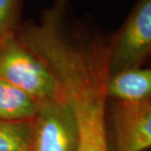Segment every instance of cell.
Masks as SVG:
<instances>
[{
	"instance_id": "cell-7",
	"label": "cell",
	"mask_w": 151,
	"mask_h": 151,
	"mask_svg": "<svg viewBox=\"0 0 151 151\" xmlns=\"http://www.w3.org/2000/svg\"><path fill=\"white\" fill-rule=\"evenodd\" d=\"M32 120L7 122L0 120V151H30Z\"/></svg>"
},
{
	"instance_id": "cell-6",
	"label": "cell",
	"mask_w": 151,
	"mask_h": 151,
	"mask_svg": "<svg viewBox=\"0 0 151 151\" xmlns=\"http://www.w3.org/2000/svg\"><path fill=\"white\" fill-rule=\"evenodd\" d=\"M39 101L18 87L0 79V120L31 121L37 114Z\"/></svg>"
},
{
	"instance_id": "cell-1",
	"label": "cell",
	"mask_w": 151,
	"mask_h": 151,
	"mask_svg": "<svg viewBox=\"0 0 151 151\" xmlns=\"http://www.w3.org/2000/svg\"><path fill=\"white\" fill-rule=\"evenodd\" d=\"M0 79L18 87L38 101L60 96L59 85L50 70L16 36L0 41Z\"/></svg>"
},
{
	"instance_id": "cell-3",
	"label": "cell",
	"mask_w": 151,
	"mask_h": 151,
	"mask_svg": "<svg viewBox=\"0 0 151 151\" xmlns=\"http://www.w3.org/2000/svg\"><path fill=\"white\" fill-rule=\"evenodd\" d=\"M151 55V0H137L111 44L109 75L139 66Z\"/></svg>"
},
{
	"instance_id": "cell-5",
	"label": "cell",
	"mask_w": 151,
	"mask_h": 151,
	"mask_svg": "<svg viewBox=\"0 0 151 151\" xmlns=\"http://www.w3.org/2000/svg\"><path fill=\"white\" fill-rule=\"evenodd\" d=\"M105 94L121 102H137L150 98L151 67H131L109 75Z\"/></svg>"
},
{
	"instance_id": "cell-8",
	"label": "cell",
	"mask_w": 151,
	"mask_h": 151,
	"mask_svg": "<svg viewBox=\"0 0 151 151\" xmlns=\"http://www.w3.org/2000/svg\"><path fill=\"white\" fill-rule=\"evenodd\" d=\"M24 0H0V41L16 34Z\"/></svg>"
},
{
	"instance_id": "cell-4",
	"label": "cell",
	"mask_w": 151,
	"mask_h": 151,
	"mask_svg": "<svg viewBox=\"0 0 151 151\" xmlns=\"http://www.w3.org/2000/svg\"><path fill=\"white\" fill-rule=\"evenodd\" d=\"M115 151H144L151 147V97L121 102L114 111Z\"/></svg>"
},
{
	"instance_id": "cell-2",
	"label": "cell",
	"mask_w": 151,
	"mask_h": 151,
	"mask_svg": "<svg viewBox=\"0 0 151 151\" xmlns=\"http://www.w3.org/2000/svg\"><path fill=\"white\" fill-rule=\"evenodd\" d=\"M77 144L74 112L62 94L39 101L37 114L32 119L30 151H77Z\"/></svg>"
}]
</instances>
